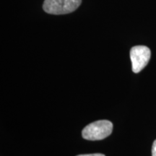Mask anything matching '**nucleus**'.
<instances>
[{"label":"nucleus","mask_w":156,"mask_h":156,"mask_svg":"<svg viewBox=\"0 0 156 156\" xmlns=\"http://www.w3.org/2000/svg\"><path fill=\"white\" fill-rule=\"evenodd\" d=\"M113 124L108 120H99L85 126L82 132L84 139L91 141L101 140L112 134Z\"/></svg>","instance_id":"nucleus-1"},{"label":"nucleus","mask_w":156,"mask_h":156,"mask_svg":"<svg viewBox=\"0 0 156 156\" xmlns=\"http://www.w3.org/2000/svg\"><path fill=\"white\" fill-rule=\"evenodd\" d=\"M82 0H45L43 9L51 15H64L75 11L81 5Z\"/></svg>","instance_id":"nucleus-2"},{"label":"nucleus","mask_w":156,"mask_h":156,"mask_svg":"<svg viewBox=\"0 0 156 156\" xmlns=\"http://www.w3.org/2000/svg\"><path fill=\"white\" fill-rule=\"evenodd\" d=\"M151 56V51L147 46H133L130 50V58L133 73H138L142 71L148 64Z\"/></svg>","instance_id":"nucleus-3"},{"label":"nucleus","mask_w":156,"mask_h":156,"mask_svg":"<svg viewBox=\"0 0 156 156\" xmlns=\"http://www.w3.org/2000/svg\"><path fill=\"white\" fill-rule=\"evenodd\" d=\"M152 156H156V140L154 141L152 147Z\"/></svg>","instance_id":"nucleus-4"},{"label":"nucleus","mask_w":156,"mask_h":156,"mask_svg":"<svg viewBox=\"0 0 156 156\" xmlns=\"http://www.w3.org/2000/svg\"><path fill=\"white\" fill-rule=\"evenodd\" d=\"M77 156H106L101 153H94V154H85V155H79Z\"/></svg>","instance_id":"nucleus-5"}]
</instances>
